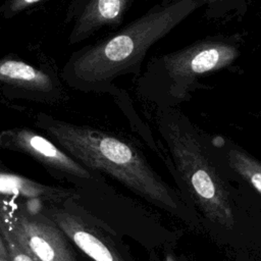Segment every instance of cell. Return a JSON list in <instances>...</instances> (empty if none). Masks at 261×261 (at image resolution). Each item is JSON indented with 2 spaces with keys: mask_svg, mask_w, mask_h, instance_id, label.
I'll return each instance as SVG.
<instances>
[{
  "mask_svg": "<svg viewBox=\"0 0 261 261\" xmlns=\"http://www.w3.org/2000/svg\"><path fill=\"white\" fill-rule=\"evenodd\" d=\"M203 5V0L156 3L122 28L72 52L62 67V81L80 92L109 95L116 103L128 93L115 81L139 76L149 50Z\"/></svg>",
  "mask_w": 261,
  "mask_h": 261,
  "instance_id": "obj_1",
  "label": "cell"
},
{
  "mask_svg": "<svg viewBox=\"0 0 261 261\" xmlns=\"http://www.w3.org/2000/svg\"><path fill=\"white\" fill-rule=\"evenodd\" d=\"M35 125L88 169L110 175L164 209H177L170 188L144 153L125 137L92 125L71 123L44 112L36 115Z\"/></svg>",
  "mask_w": 261,
  "mask_h": 261,
  "instance_id": "obj_2",
  "label": "cell"
},
{
  "mask_svg": "<svg viewBox=\"0 0 261 261\" xmlns=\"http://www.w3.org/2000/svg\"><path fill=\"white\" fill-rule=\"evenodd\" d=\"M154 125L161 153L174 168L194 202L210 221L227 229L236 224L228 191L204 132L178 107H156Z\"/></svg>",
  "mask_w": 261,
  "mask_h": 261,
  "instance_id": "obj_3",
  "label": "cell"
},
{
  "mask_svg": "<svg viewBox=\"0 0 261 261\" xmlns=\"http://www.w3.org/2000/svg\"><path fill=\"white\" fill-rule=\"evenodd\" d=\"M240 33L217 34L199 39L178 50L151 57L138 76L137 95L155 107H178L199 89L201 80L230 67L242 55Z\"/></svg>",
  "mask_w": 261,
  "mask_h": 261,
  "instance_id": "obj_4",
  "label": "cell"
},
{
  "mask_svg": "<svg viewBox=\"0 0 261 261\" xmlns=\"http://www.w3.org/2000/svg\"><path fill=\"white\" fill-rule=\"evenodd\" d=\"M1 207L15 237L40 261H77L64 232L44 213L41 202L0 197Z\"/></svg>",
  "mask_w": 261,
  "mask_h": 261,
  "instance_id": "obj_5",
  "label": "cell"
},
{
  "mask_svg": "<svg viewBox=\"0 0 261 261\" xmlns=\"http://www.w3.org/2000/svg\"><path fill=\"white\" fill-rule=\"evenodd\" d=\"M75 200L56 205L41 202V208L67 239L94 261H125L113 241L114 231Z\"/></svg>",
  "mask_w": 261,
  "mask_h": 261,
  "instance_id": "obj_6",
  "label": "cell"
},
{
  "mask_svg": "<svg viewBox=\"0 0 261 261\" xmlns=\"http://www.w3.org/2000/svg\"><path fill=\"white\" fill-rule=\"evenodd\" d=\"M0 88L9 97L37 103L57 104L66 100L65 88L51 69L10 56L0 58Z\"/></svg>",
  "mask_w": 261,
  "mask_h": 261,
  "instance_id": "obj_7",
  "label": "cell"
},
{
  "mask_svg": "<svg viewBox=\"0 0 261 261\" xmlns=\"http://www.w3.org/2000/svg\"><path fill=\"white\" fill-rule=\"evenodd\" d=\"M0 149L24 154L52 173L83 180L94 178L92 170L77 162L48 137L28 126L1 130Z\"/></svg>",
  "mask_w": 261,
  "mask_h": 261,
  "instance_id": "obj_8",
  "label": "cell"
},
{
  "mask_svg": "<svg viewBox=\"0 0 261 261\" xmlns=\"http://www.w3.org/2000/svg\"><path fill=\"white\" fill-rule=\"evenodd\" d=\"M135 0H72L65 22L72 23L68 45H76L103 29H117Z\"/></svg>",
  "mask_w": 261,
  "mask_h": 261,
  "instance_id": "obj_9",
  "label": "cell"
},
{
  "mask_svg": "<svg viewBox=\"0 0 261 261\" xmlns=\"http://www.w3.org/2000/svg\"><path fill=\"white\" fill-rule=\"evenodd\" d=\"M0 197L37 200L45 205H56L76 199L79 195L73 189L38 182L11 172L0 164Z\"/></svg>",
  "mask_w": 261,
  "mask_h": 261,
  "instance_id": "obj_10",
  "label": "cell"
},
{
  "mask_svg": "<svg viewBox=\"0 0 261 261\" xmlns=\"http://www.w3.org/2000/svg\"><path fill=\"white\" fill-rule=\"evenodd\" d=\"M204 15L210 20H226L245 14L250 0H203Z\"/></svg>",
  "mask_w": 261,
  "mask_h": 261,
  "instance_id": "obj_11",
  "label": "cell"
},
{
  "mask_svg": "<svg viewBox=\"0 0 261 261\" xmlns=\"http://www.w3.org/2000/svg\"><path fill=\"white\" fill-rule=\"evenodd\" d=\"M0 234L5 244L9 261H40L14 234L0 204Z\"/></svg>",
  "mask_w": 261,
  "mask_h": 261,
  "instance_id": "obj_12",
  "label": "cell"
},
{
  "mask_svg": "<svg viewBox=\"0 0 261 261\" xmlns=\"http://www.w3.org/2000/svg\"><path fill=\"white\" fill-rule=\"evenodd\" d=\"M42 1L44 0H5L0 7V14L4 19H10Z\"/></svg>",
  "mask_w": 261,
  "mask_h": 261,
  "instance_id": "obj_13",
  "label": "cell"
},
{
  "mask_svg": "<svg viewBox=\"0 0 261 261\" xmlns=\"http://www.w3.org/2000/svg\"><path fill=\"white\" fill-rule=\"evenodd\" d=\"M0 256L7 259L8 260V254H7V250H6V247H5V244L3 242V239L0 234Z\"/></svg>",
  "mask_w": 261,
  "mask_h": 261,
  "instance_id": "obj_14",
  "label": "cell"
},
{
  "mask_svg": "<svg viewBox=\"0 0 261 261\" xmlns=\"http://www.w3.org/2000/svg\"><path fill=\"white\" fill-rule=\"evenodd\" d=\"M164 261H177V260L174 258L173 255H171V254H166Z\"/></svg>",
  "mask_w": 261,
  "mask_h": 261,
  "instance_id": "obj_15",
  "label": "cell"
},
{
  "mask_svg": "<svg viewBox=\"0 0 261 261\" xmlns=\"http://www.w3.org/2000/svg\"><path fill=\"white\" fill-rule=\"evenodd\" d=\"M0 261H9V260H7V259H5V258H3V257L0 256Z\"/></svg>",
  "mask_w": 261,
  "mask_h": 261,
  "instance_id": "obj_16",
  "label": "cell"
}]
</instances>
